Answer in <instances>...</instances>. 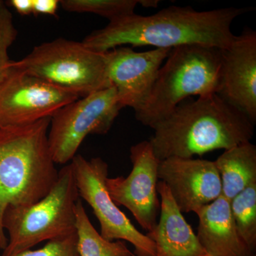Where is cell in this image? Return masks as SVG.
<instances>
[{
  "label": "cell",
  "instance_id": "2e32d148",
  "mask_svg": "<svg viewBox=\"0 0 256 256\" xmlns=\"http://www.w3.org/2000/svg\"><path fill=\"white\" fill-rule=\"evenodd\" d=\"M214 163L222 181V195L229 202L256 182V146L250 142L226 150Z\"/></svg>",
  "mask_w": 256,
  "mask_h": 256
},
{
  "label": "cell",
  "instance_id": "3957f363",
  "mask_svg": "<svg viewBox=\"0 0 256 256\" xmlns=\"http://www.w3.org/2000/svg\"><path fill=\"white\" fill-rule=\"evenodd\" d=\"M50 118L21 126L0 128V250L8 238L3 216L9 206H26L48 194L58 170L48 142Z\"/></svg>",
  "mask_w": 256,
  "mask_h": 256
},
{
  "label": "cell",
  "instance_id": "5b68a950",
  "mask_svg": "<svg viewBox=\"0 0 256 256\" xmlns=\"http://www.w3.org/2000/svg\"><path fill=\"white\" fill-rule=\"evenodd\" d=\"M80 200L69 162L58 170L56 182L46 196L26 206H9L3 228L9 235L2 256H14L37 244L76 233V208Z\"/></svg>",
  "mask_w": 256,
  "mask_h": 256
},
{
  "label": "cell",
  "instance_id": "5bb4252c",
  "mask_svg": "<svg viewBox=\"0 0 256 256\" xmlns=\"http://www.w3.org/2000/svg\"><path fill=\"white\" fill-rule=\"evenodd\" d=\"M160 218L146 234L156 245V256H208L191 226L184 218L166 184L158 182Z\"/></svg>",
  "mask_w": 256,
  "mask_h": 256
},
{
  "label": "cell",
  "instance_id": "7c38bea8",
  "mask_svg": "<svg viewBox=\"0 0 256 256\" xmlns=\"http://www.w3.org/2000/svg\"><path fill=\"white\" fill-rule=\"evenodd\" d=\"M218 96L256 122V32L246 28L222 50Z\"/></svg>",
  "mask_w": 256,
  "mask_h": 256
},
{
  "label": "cell",
  "instance_id": "e0dca14e",
  "mask_svg": "<svg viewBox=\"0 0 256 256\" xmlns=\"http://www.w3.org/2000/svg\"><path fill=\"white\" fill-rule=\"evenodd\" d=\"M76 220L79 256H132L124 242H110L101 236L89 220L80 200L76 208Z\"/></svg>",
  "mask_w": 256,
  "mask_h": 256
},
{
  "label": "cell",
  "instance_id": "7a4b0ae2",
  "mask_svg": "<svg viewBox=\"0 0 256 256\" xmlns=\"http://www.w3.org/2000/svg\"><path fill=\"white\" fill-rule=\"evenodd\" d=\"M152 128L149 141L160 161L226 150L254 134V124L216 94L183 101Z\"/></svg>",
  "mask_w": 256,
  "mask_h": 256
},
{
  "label": "cell",
  "instance_id": "7402d4cb",
  "mask_svg": "<svg viewBox=\"0 0 256 256\" xmlns=\"http://www.w3.org/2000/svg\"><path fill=\"white\" fill-rule=\"evenodd\" d=\"M60 4L58 0H33V14L55 16Z\"/></svg>",
  "mask_w": 256,
  "mask_h": 256
},
{
  "label": "cell",
  "instance_id": "603a6c76",
  "mask_svg": "<svg viewBox=\"0 0 256 256\" xmlns=\"http://www.w3.org/2000/svg\"><path fill=\"white\" fill-rule=\"evenodd\" d=\"M6 4L16 10L22 16L33 14V0H10Z\"/></svg>",
  "mask_w": 256,
  "mask_h": 256
},
{
  "label": "cell",
  "instance_id": "9a60e30c",
  "mask_svg": "<svg viewBox=\"0 0 256 256\" xmlns=\"http://www.w3.org/2000/svg\"><path fill=\"white\" fill-rule=\"evenodd\" d=\"M198 218L197 238L208 256H254L236 226L230 202L218 198L195 210Z\"/></svg>",
  "mask_w": 256,
  "mask_h": 256
},
{
  "label": "cell",
  "instance_id": "ac0fdd59",
  "mask_svg": "<svg viewBox=\"0 0 256 256\" xmlns=\"http://www.w3.org/2000/svg\"><path fill=\"white\" fill-rule=\"evenodd\" d=\"M230 206L239 235L254 252L256 246V182L230 200Z\"/></svg>",
  "mask_w": 256,
  "mask_h": 256
},
{
  "label": "cell",
  "instance_id": "52a82bcc",
  "mask_svg": "<svg viewBox=\"0 0 256 256\" xmlns=\"http://www.w3.org/2000/svg\"><path fill=\"white\" fill-rule=\"evenodd\" d=\"M114 87L94 92L64 106L50 118L48 142L55 164L70 162L89 134H106L110 131L120 110Z\"/></svg>",
  "mask_w": 256,
  "mask_h": 256
},
{
  "label": "cell",
  "instance_id": "cb8c5ba5",
  "mask_svg": "<svg viewBox=\"0 0 256 256\" xmlns=\"http://www.w3.org/2000/svg\"><path fill=\"white\" fill-rule=\"evenodd\" d=\"M132 256H137L134 255V254H132Z\"/></svg>",
  "mask_w": 256,
  "mask_h": 256
},
{
  "label": "cell",
  "instance_id": "ba28073f",
  "mask_svg": "<svg viewBox=\"0 0 256 256\" xmlns=\"http://www.w3.org/2000/svg\"><path fill=\"white\" fill-rule=\"evenodd\" d=\"M79 196L92 207L106 240H124L136 248L137 256H156V245L140 232L116 203L106 188L108 165L100 158L86 160L76 154L70 161Z\"/></svg>",
  "mask_w": 256,
  "mask_h": 256
},
{
  "label": "cell",
  "instance_id": "9c48e42d",
  "mask_svg": "<svg viewBox=\"0 0 256 256\" xmlns=\"http://www.w3.org/2000/svg\"><path fill=\"white\" fill-rule=\"evenodd\" d=\"M80 98L24 70L11 60L0 76V128L33 124Z\"/></svg>",
  "mask_w": 256,
  "mask_h": 256
},
{
  "label": "cell",
  "instance_id": "4fadbf2b",
  "mask_svg": "<svg viewBox=\"0 0 256 256\" xmlns=\"http://www.w3.org/2000/svg\"><path fill=\"white\" fill-rule=\"evenodd\" d=\"M158 178L166 184L182 213L194 212L222 195L214 162L173 158L160 161Z\"/></svg>",
  "mask_w": 256,
  "mask_h": 256
},
{
  "label": "cell",
  "instance_id": "8fae6325",
  "mask_svg": "<svg viewBox=\"0 0 256 256\" xmlns=\"http://www.w3.org/2000/svg\"><path fill=\"white\" fill-rule=\"evenodd\" d=\"M171 50L138 52L131 47L119 46L105 52L108 78L122 108H131L136 112L144 105Z\"/></svg>",
  "mask_w": 256,
  "mask_h": 256
},
{
  "label": "cell",
  "instance_id": "6da1fadb",
  "mask_svg": "<svg viewBox=\"0 0 256 256\" xmlns=\"http://www.w3.org/2000/svg\"><path fill=\"white\" fill-rule=\"evenodd\" d=\"M250 10L228 8L200 12L190 6H171L150 16L133 13L92 32L82 42L98 53L124 45L172 50L196 44L224 50L235 37L232 31L234 20Z\"/></svg>",
  "mask_w": 256,
  "mask_h": 256
},
{
  "label": "cell",
  "instance_id": "d6986e66",
  "mask_svg": "<svg viewBox=\"0 0 256 256\" xmlns=\"http://www.w3.org/2000/svg\"><path fill=\"white\" fill-rule=\"evenodd\" d=\"M140 0H62L60 5L69 12L92 13L109 21L132 14Z\"/></svg>",
  "mask_w": 256,
  "mask_h": 256
},
{
  "label": "cell",
  "instance_id": "ffe728a7",
  "mask_svg": "<svg viewBox=\"0 0 256 256\" xmlns=\"http://www.w3.org/2000/svg\"><path fill=\"white\" fill-rule=\"evenodd\" d=\"M18 34L14 18L8 4L0 0V76L11 62L8 52Z\"/></svg>",
  "mask_w": 256,
  "mask_h": 256
},
{
  "label": "cell",
  "instance_id": "8992f818",
  "mask_svg": "<svg viewBox=\"0 0 256 256\" xmlns=\"http://www.w3.org/2000/svg\"><path fill=\"white\" fill-rule=\"evenodd\" d=\"M15 63L28 74L80 98L111 87L105 53L89 50L82 42L64 38L45 42Z\"/></svg>",
  "mask_w": 256,
  "mask_h": 256
},
{
  "label": "cell",
  "instance_id": "30bf717a",
  "mask_svg": "<svg viewBox=\"0 0 256 256\" xmlns=\"http://www.w3.org/2000/svg\"><path fill=\"white\" fill-rule=\"evenodd\" d=\"M130 160L132 169L127 178H108L106 188L116 204L127 208L141 227L150 232L160 210L156 190L160 160L146 140L131 146Z\"/></svg>",
  "mask_w": 256,
  "mask_h": 256
},
{
  "label": "cell",
  "instance_id": "277c9868",
  "mask_svg": "<svg viewBox=\"0 0 256 256\" xmlns=\"http://www.w3.org/2000/svg\"><path fill=\"white\" fill-rule=\"evenodd\" d=\"M222 50L204 45L172 48L158 73L150 95L136 118L151 128L190 96L218 92Z\"/></svg>",
  "mask_w": 256,
  "mask_h": 256
},
{
  "label": "cell",
  "instance_id": "44dd1931",
  "mask_svg": "<svg viewBox=\"0 0 256 256\" xmlns=\"http://www.w3.org/2000/svg\"><path fill=\"white\" fill-rule=\"evenodd\" d=\"M14 256H79L76 233L47 242L42 248L25 250Z\"/></svg>",
  "mask_w": 256,
  "mask_h": 256
},
{
  "label": "cell",
  "instance_id": "d4e9b609",
  "mask_svg": "<svg viewBox=\"0 0 256 256\" xmlns=\"http://www.w3.org/2000/svg\"></svg>",
  "mask_w": 256,
  "mask_h": 256
}]
</instances>
